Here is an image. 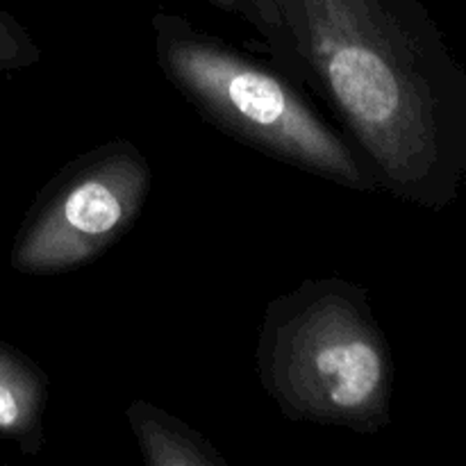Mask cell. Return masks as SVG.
Listing matches in <instances>:
<instances>
[{"instance_id": "obj_3", "label": "cell", "mask_w": 466, "mask_h": 466, "mask_svg": "<svg viewBox=\"0 0 466 466\" xmlns=\"http://www.w3.org/2000/svg\"><path fill=\"white\" fill-rule=\"evenodd\" d=\"M155 57L173 89L223 135L358 194L380 191L349 137L317 112L303 86L185 16H153Z\"/></svg>"}, {"instance_id": "obj_6", "label": "cell", "mask_w": 466, "mask_h": 466, "mask_svg": "<svg viewBox=\"0 0 466 466\" xmlns=\"http://www.w3.org/2000/svg\"><path fill=\"white\" fill-rule=\"evenodd\" d=\"M139 453L148 466H226L228 460L196 428L148 400H132L126 410Z\"/></svg>"}, {"instance_id": "obj_5", "label": "cell", "mask_w": 466, "mask_h": 466, "mask_svg": "<svg viewBox=\"0 0 466 466\" xmlns=\"http://www.w3.org/2000/svg\"><path fill=\"white\" fill-rule=\"evenodd\" d=\"M48 399V373L30 355L0 339V441H12L25 455L39 453Z\"/></svg>"}, {"instance_id": "obj_8", "label": "cell", "mask_w": 466, "mask_h": 466, "mask_svg": "<svg viewBox=\"0 0 466 466\" xmlns=\"http://www.w3.org/2000/svg\"><path fill=\"white\" fill-rule=\"evenodd\" d=\"M41 59V48L25 25L0 9V73L25 71Z\"/></svg>"}, {"instance_id": "obj_4", "label": "cell", "mask_w": 466, "mask_h": 466, "mask_svg": "<svg viewBox=\"0 0 466 466\" xmlns=\"http://www.w3.org/2000/svg\"><path fill=\"white\" fill-rule=\"evenodd\" d=\"M153 171L127 139L98 144L59 168L23 218L9 262L23 276H59L98 259L127 235Z\"/></svg>"}, {"instance_id": "obj_7", "label": "cell", "mask_w": 466, "mask_h": 466, "mask_svg": "<svg viewBox=\"0 0 466 466\" xmlns=\"http://www.w3.org/2000/svg\"><path fill=\"white\" fill-rule=\"evenodd\" d=\"M208 3L248 23L268 48L273 64L280 66L296 85H300L299 62H296L289 30L282 18L280 0H208Z\"/></svg>"}, {"instance_id": "obj_2", "label": "cell", "mask_w": 466, "mask_h": 466, "mask_svg": "<svg viewBox=\"0 0 466 466\" xmlns=\"http://www.w3.org/2000/svg\"><path fill=\"white\" fill-rule=\"evenodd\" d=\"M258 373L282 417L371 435L391 423L394 358L364 287L309 278L264 309Z\"/></svg>"}, {"instance_id": "obj_1", "label": "cell", "mask_w": 466, "mask_h": 466, "mask_svg": "<svg viewBox=\"0 0 466 466\" xmlns=\"http://www.w3.org/2000/svg\"><path fill=\"white\" fill-rule=\"evenodd\" d=\"M300 85L385 194L441 212L466 182V64L421 0H280Z\"/></svg>"}]
</instances>
